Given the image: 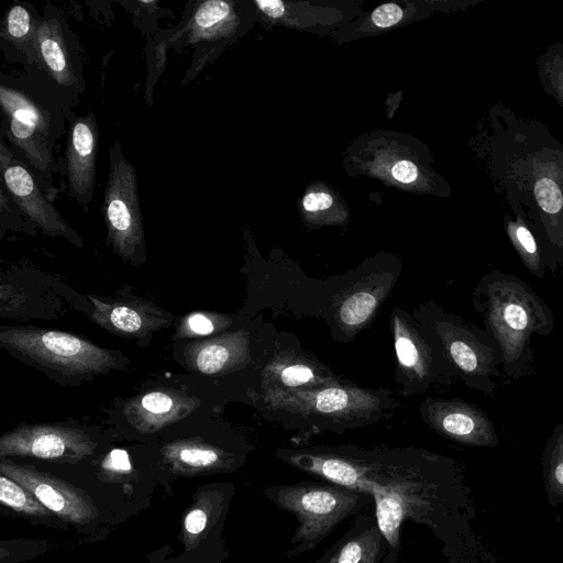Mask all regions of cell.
Instances as JSON below:
<instances>
[{"label":"cell","instance_id":"obj_9","mask_svg":"<svg viewBox=\"0 0 563 563\" xmlns=\"http://www.w3.org/2000/svg\"><path fill=\"white\" fill-rule=\"evenodd\" d=\"M274 325L239 328L186 346L189 368L207 376H229L247 369L262 372L273 350L277 333Z\"/></svg>","mask_w":563,"mask_h":563},{"label":"cell","instance_id":"obj_28","mask_svg":"<svg viewBox=\"0 0 563 563\" xmlns=\"http://www.w3.org/2000/svg\"><path fill=\"white\" fill-rule=\"evenodd\" d=\"M24 292L3 280L0 285V312L1 316H9L18 312L25 303Z\"/></svg>","mask_w":563,"mask_h":563},{"label":"cell","instance_id":"obj_6","mask_svg":"<svg viewBox=\"0 0 563 563\" xmlns=\"http://www.w3.org/2000/svg\"><path fill=\"white\" fill-rule=\"evenodd\" d=\"M427 336L440 349L468 387L492 393V375L503 364L498 344L485 332L468 325L433 301L421 302L411 312Z\"/></svg>","mask_w":563,"mask_h":563},{"label":"cell","instance_id":"obj_14","mask_svg":"<svg viewBox=\"0 0 563 563\" xmlns=\"http://www.w3.org/2000/svg\"><path fill=\"white\" fill-rule=\"evenodd\" d=\"M93 441L81 429L52 423L20 424L0 438L1 457L33 456L76 463L92 454Z\"/></svg>","mask_w":563,"mask_h":563},{"label":"cell","instance_id":"obj_21","mask_svg":"<svg viewBox=\"0 0 563 563\" xmlns=\"http://www.w3.org/2000/svg\"><path fill=\"white\" fill-rule=\"evenodd\" d=\"M387 552V540L374 512H364L313 563H382Z\"/></svg>","mask_w":563,"mask_h":563},{"label":"cell","instance_id":"obj_18","mask_svg":"<svg viewBox=\"0 0 563 563\" xmlns=\"http://www.w3.org/2000/svg\"><path fill=\"white\" fill-rule=\"evenodd\" d=\"M99 130L93 111L73 117L65 147L64 169L70 196L89 205L95 188Z\"/></svg>","mask_w":563,"mask_h":563},{"label":"cell","instance_id":"obj_33","mask_svg":"<svg viewBox=\"0 0 563 563\" xmlns=\"http://www.w3.org/2000/svg\"><path fill=\"white\" fill-rule=\"evenodd\" d=\"M207 523V516L201 509L191 510L185 519V528L191 534L202 532Z\"/></svg>","mask_w":563,"mask_h":563},{"label":"cell","instance_id":"obj_30","mask_svg":"<svg viewBox=\"0 0 563 563\" xmlns=\"http://www.w3.org/2000/svg\"><path fill=\"white\" fill-rule=\"evenodd\" d=\"M103 467L115 472H129L132 466L126 451L114 449L106 457Z\"/></svg>","mask_w":563,"mask_h":563},{"label":"cell","instance_id":"obj_12","mask_svg":"<svg viewBox=\"0 0 563 563\" xmlns=\"http://www.w3.org/2000/svg\"><path fill=\"white\" fill-rule=\"evenodd\" d=\"M345 383L350 380L303 349L295 334L279 330L253 396L309 390Z\"/></svg>","mask_w":563,"mask_h":563},{"label":"cell","instance_id":"obj_17","mask_svg":"<svg viewBox=\"0 0 563 563\" xmlns=\"http://www.w3.org/2000/svg\"><path fill=\"white\" fill-rule=\"evenodd\" d=\"M0 472L30 490L42 505L64 520L85 523L96 514L87 496L46 473L18 465L5 457H1Z\"/></svg>","mask_w":563,"mask_h":563},{"label":"cell","instance_id":"obj_29","mask_svg":"<svg viewBox=\"0 0 563 563\" xmlns=\"http://www.w3.org/2000/svg\"><path fill=\"white\" fill-rule=\"evenodd\" d=\"M402 18V10L395 3H385L372 13L373 22L379 27L395 25Z\"/></svg>","mask_w":563,"mask_h":563},{"label":"cell","instance_id":"obj_11","mask_svg":"<svg viewBox=\"0 0 563 563\" xmlns=\"http://www.w3.org/2000/svg\"><path fill=\"white\" fill-rule=\"evenodd\" d=\"M400 276V268L363 266L353 272L351 280L335 297L325 320L331 336L350 342L374 321L390 296Z\"/></svg>","mask_w":563,"mask_h":563},{"label":"cell","instance_id":"obj_1","mask_svg":"<svg viewBox=\"0 0 563 563\" xmlns=\"http://www.w3.org/2000/svg\"><path fill=\"white\" fill-rule=\"evenodd\" d=\"M275 456L316 478L371 495L374 515L388 544L382 563H398L405 521L423 526L442 538L451 519L453 463L424 449L307 444L279 448Z\"/></svg>","mask_w":563,"mask_h":563},{"label":"cell","instance_id":"obj_4","mask_svg":"<svg viewBox=\"0 0 563 563\" xmlns=\"http://www.w3.org/2000/svg\"><path fill=\"white\" fill-rule=\"evenodd\" d=\"M0 103L8 139L52 199V176L58 172L54 145L63 132V110L44 89L24 79L2 78Z\"/></svg>","mask_w":563,"mask_h":563},{"label":"cell","instance_id":"obj_8","mask_svg":"<svg viewBox=\"0 0 563 563\" xmlns=\"http://www.w3.org/2000/svg\"><path fill=\"white\" fill-rule=\"evenodd\" d=\"M389 320L396 358L395 382L401 397L454 382L455 369L411 312L395 307Z\"/></svg>","mask_w":563,"mask_h":563},{"label":"cell","instance_id":"obj_24","mask_svg":"<svg viewBox=\"0 0 563 563\" xmlns=\"http://www.w3.org/2000/svg\"><path fill=\"white\" fill-rule=\"evenodd\" d=\"M233 324L234 319L231 316L210 311H196L181 319L175 338L198 339L211 334L218 335L228 332Z\"/></svg>","mask_w":563,"mask_h":563},{"label":"cell","instance_id":"obj_15","mask_svg":"<svg viewBox=\"0 0 563 563\" xmlns=\"http://www.w3.org/2000/svg\"><path fill=\"white\" fill-rule=\"evenodd\" d=\"M63 16L47 11L41 18L31 48L44 73L57 88L78 93L82 90L80 56L73 45Z\"/></svg>","mask_w":563,"mask_h":563},{"label":"cell","instance_id":"obj_25","mask_svg":"<svg viewBox=\"0 0 563 563\" xmlns=\"http://www.w3.org/2000/svg\"><path fill=\"white\" fill-rule=\"evenodd\" d=\"M38 21L30 9L14 4L4 16L2 35L18 47L32 46Z\"/></svg>","mask_w":563,"mask_h":563},{"label":"cell","instance_id":"obj_10","mask_svg":"<svg viewBox=\"0 0 563 563\" xmlns=\"http://www.w3.org/2000/svg\"><path fill=\"white\" fill-rule=\"evenodd\" d=\"M110 173L103 195V217L113 251L130 261L144 250L143 219L134 166L120 143L109 150Z\"/></svg>","mask_w":563,"mask_h":563},{"label":"cell","instance_id":"obj_31","mask_svg":"<svg viewBox=\"0 0 563 563\" xmlns=\"http://www.w3.org/2000/svg\"><path fill=\"white\" fill-rule=\"evenodd\" d=\"M391 174L396 180L410 184L416 180L418 169L417 166L409 161H399L393 166Z\"/></svg>","mask_w":563,"mask_h":563},{"label":"cell","instance_id":"obj_7","mask_svg":"<svg viewBox=\"0 0 563 563\" xmlns=\"http://www.w3.org/2000/svg\"><path fill=\"white\" fill-rule=\"evenodd\" d=\"M0 343L16 354L66 375L102 374L117 363L111 351L63 331L1 327Z\"/></svg>","mask_w":563,"mask_h":563},{"label":"cell","instance_id":"obj_32","mask_svg":"<svg viewBox=\"0 0 563 563\" xmlns=\"http://www.w3.org/2000/svg\"><path fill=\"white\" fill-rule=\"evenodd\" d=\"M302 205L309 212L325 210L332 205V197L325 192H311L303 198Z\"/></svg>","mask_w":563,"mask_h":563},{"label":"cell","instance_id":"obj_20","mask_svg":"<svg viewBox=\"0 0 563 563\" xmlns=\"http://www.w3.org/2000/svg\"><path fill=\"white\" fill-rule=\"evenodd\" d=\"M200 400L175 389H157L130 399L123 412L126 420L143 433L163 429L191 413Z\"/></svg>","mask_w":563,"mask_h":563},{"label":"cell","instance_id":"obj_16","mask_svg":"<svg viewBox=\"0 0 563 563\" xmlns=\"http://www.w3.org/2000/svg\"><path fill=\"white\" fill-rule=\"evenodd\" d=\"M421 420L438 434L467 445H488L496 433L487 416L461 399L427 396L418 409Z\"/></svg>","mask_w":563,"mask_h":563},{"label":"cell","instance_id":"obj_34","mask_svg":"<svg viewBox=\"0 0 563 563\" xmlns=\"http://www.w3.org/2000/svg\"><path fill=\"white\" fill-rule=\"evenodd\" d=\"M260 9L271 18H279L284 14L285 7L279 0H256Z\"/></svg>","mask_w":563,"mask_h":563},{"label":"cell","instance_id":"obj_23","mask_svg":"<svg viewBox=\"0 0 563 563\" xmlns=\"http://www.w3.org/2000/svg\"><path fill=\"white\" fill-rule=\"evenodd\" d=\"M232 8L223 0H208L198 5L188 27L190 43L214 40L228 29Z\"/></svg>","mask_w":563,"mask_h":563},{"label":"cell","instance_id":"obj_5","mask_svg":"<svg viewBox=\"0 0 563 563\" xmlns=\"http://www.w3.org/2000/svg\"><path fill=\"white\" fill-rule=\"evenodd\" d=\"M279 509L290 512L298 526L285 551L295 558L316 549L342 521L373 503L371 495L325 479L276 484L264 489Z\"/></svg>","mask_w":563,"mask_h":563},{"label":"cell","instance_id":"obj_3","mask_svg":"<svg viewBox=\"0 0 563 563\" xmlns=\"http://www.w3.org/2000/svg\"><path fill=\"white\" fill-rule=\"evenodd\" d=\"M476 294V308L499 346L504 372L520 376L531 358V335L552 330L551 311L525 283L504 273L484 277Z\"/></svg>","mask_w":563,"mask_h":563},{"label":"cell","instance_id":"obj_19","mask_svg":"<svg viewBox=\"0 0 563 563\" xmlns=\"http://www.w3.org/2000/svg\"><path fill=\"white\" fill-rule=\"evenodd\" d=\"M88 298L93 305L90 318L120 335L142 339L172 323V316L151 302H104L92 296Z\"/></svg>","mask_w":563,"mask_h":563},{"label":"cell","instance_id":"obj_26","mask_svg":"<svg viewBox=\"0 0 563 563\" xmlns=\"http://www.w3.org/2000/svg\"><path fill=\"white\" fill-rule=\"evenodd\" d=\"M0 501L26 515L46 516L48 514L47 508L30 490L3 474L0 476Z\"/></svg>","mask_w":563,"mask_h":563},{"label":"cell","instance_id":"obj_35","mask_svg":"<svg viewBox=\"0 0 563 563\" xmlns=\"http://www.w3.org/2000/svg\"><path fill=\"white\" fill-rule=\"evenodd\" d=\"M556 448L559 449V451L561 452L560 455H559V460L556 461L555 465H554V468H553V476H554V479L563 486V451H562V448L561 445L559 444L558 440H556Z\"/></svg>","mask_w":563,"mask_h":563},{"label":"cell","instance_id":"obj_27","mask_svg":"<svg viewBox=\"0 0 563 563\" xmlns=\"http://www.w3.org/2000/svg\"><path fill=\"white\" fill-rule=\"evenodd\" d=\"M534 194L537 201L543 211L548 213H555L562 208L563 197L553 180L549 178L538 180L534 187Z\"/></svg>","mask_w":563,"mask_h":563},{"label":"cell","instance_id":"obj_13","mask_svg":"<svg viewBox=\"0 0 563 563\" xmlns=\"http://www.w3.org/2000/svg\"><path fill=\"white\" fill-rule=\"evenodd\" d=\"M0 168L8 197L32 223L45 234L63 236L82 246L80 236L51 203L32 169L4 143L1 144Z\"/></svg>","mask_w":563,"mask_h":563},{"label":"cell","instance_id":"obj_22","mask_svg":"<svg viewBox=\"0 0 563 563\" xmlns=\"http://www.w3.org/2000/svg\"><path fill=\"white\" fill-rule=\"evenodd\" d=\"M165 455L175 465L190 468H232L240 457L232 451L228 452L197 439L180 440L165 448Z\"/></svg>","mask_w":563,"mask_h":563},{"label":"cell","instance_id":"obj_2","mask_svg":"<svg viewBox=\"0 0 563 563\" xmlns=\"http://www.w3.org/2000/svg\"><path fill=\"white\" fill-rule=\"evenodd\" d=\"M252 404L263 417L291 431V446L310 444L323 432L342 434L375 424L395 411L398 401L388 388H364L352 382L309 390L255 395Z\"/></svg>","mask_w":563,"mask_h":563}]
</instances>
